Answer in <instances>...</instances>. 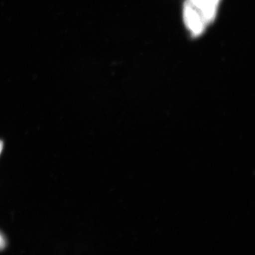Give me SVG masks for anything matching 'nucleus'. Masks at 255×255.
<instances>
[{
	"label": "nucleus",
	"instance_id": "f257e3e1",
	"mask_svg": "<svg viewBox=\"0 0 255 255\" xmlns=\"http://www.w3.org/2000/svg\"><path fill=\"white\" fill-rule=\"evenodd\" d=\"M220 0H186L185 8L196 13L206 25L214 20Z\"/></svg>",
	"mask_w": 255,
	"mask_h": 255
},
{
	"label": "nucleus",
	"instance_id": "f03ea898",
	"mask_svg": "<svg viewBox=\"0 0 255 255\" xmlns=\"http://www.w3.org/2000/svg\"><path fill=\"white\" fill-rule=\"evenodd\" d=\"M5 247V240L3 236L0 234V250H3Z\"/></svg>",
	"mask_w": 255,
	"mask_h": 255
},
{
	"label": "nucleus",
	"instance_id": "7ed1b4c3",
	"mask_svg": "<svg viewBox=\"0 0 255 255\" xmlns=\"http://www.w3.org/2000/svg\"><path fill=\"white\" fill-rule=\"evenodd\" d=\"M2 148H3V143L2 141H0V153H1Z\"/></svg>",
	"mask_w": 255,
	"mask_h": 255
}]
</instances>
